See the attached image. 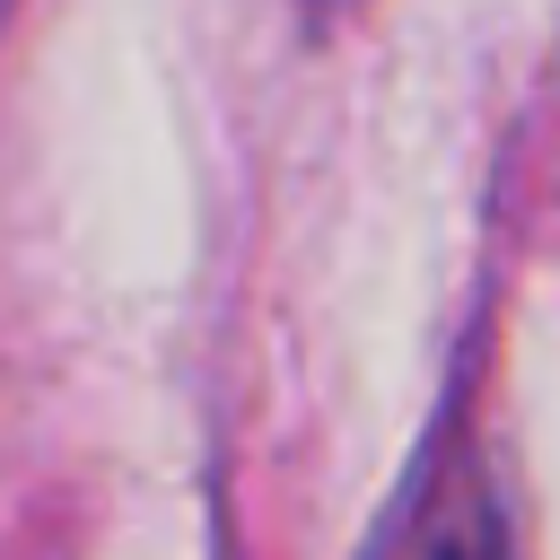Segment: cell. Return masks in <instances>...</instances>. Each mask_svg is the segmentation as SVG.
<instances>
[{"label":"cell","mask_w":560,"mask_h":560,"mask_svg":"<svg viewBox=\"0 0 560 560\" xmlns=\"http://www.w3.org/2000/svg\"><path fill=\"white\" fill-rule=\"evenodd\" d=\"M359 560H516L508 490H499V464H490L472 420H446L411 455V472L385 499Z\"/></svg>","instance_id":"obj_1"}]
</instances>
